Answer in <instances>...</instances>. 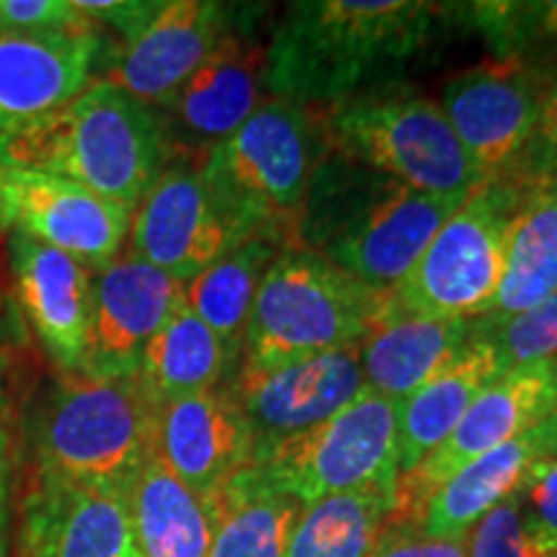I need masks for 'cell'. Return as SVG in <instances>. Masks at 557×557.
Here are the masks:
<instances>
[{"label": "cell", "mask_w": 557, "mask_h": 557, "mask_svg": "<svg viewBox=\"0 0 557 557\" xmlns=\"http://www.w3.org/2000/svg\"><path fill=\"white\" fill-rule=\"evenodd\" d=\"M442 3L297 0L271 32L267 94L323 109L395 83L426 47Z\"/></svg>", "instance_id": "cell-1"}, {"label": "cell", "mask_w": 557, "mask_h": 557, "mask_svg": "<svg viewBox=\"0 0 557 557\" xmlns=\"http://www.w3.org/2000/svg\"><path fill=\"white\" fill-rule=\"evenodd\" d=\"M344 160V158H341ZM329 156L312 178L295 246L315 250L374 292L395 289L410 274L470 194H429Z\"/></svg>", "instance_id": "cell-2"}, {"label": "cell", "mask_w": 557, "mask_h": 557, "mask_svg": "<svg viewBox=\"0 0 557 557\" xmlns=\"http://www.w3.org/2000/svg\"><path fill=\"white\" fill-rule=\"evenodd\" d=\"M171 158L158 111L107 78L90 81L62 109L0 137V163L75 181L132 212Z\"/></svg>", "instance_id": "cell-3"}, {"label": "cell", "mask_w": 557, "mask_h": 557, "mask_svg": "<svg viewBox=\"0 0 557 557\" xmlns=\"http://www.w3.org/2000/svg\"><path fill=\"white\" fill-rule=\"evenodd\" d=\"M158 406L137 374L122 380L62 374L34 418V475L129 487L156 451Z\"/></svg>", "instance_id": "cell-4"}, {"label": "cell", "mask_w": 557, "mask_h": 557, "mask_svg": "<svg viewBox=\"0 0 557 557\" xmlns=\"http://www.w3.org/2000/svg\"><path fill=\"white\" fill-rule=\"evenodd\" d=\"M325 156L318 109L269 99L201 158L199 173L250 238L269 235L295 246L299 214Z\"/></svg>", "instance_id": "cell-5"}, {"label": "cell", "mask_w": 557, "mask_h": 557, "mask_svg": "<svg viewBox=\"0 0 557 557\" xmlns=\"http://www.w3.org/2000/svg\"><path fill=\"white\" fill-rule=\"evenodd\" d=\"M325 148L380 176L429 194H470L475 165L442 103L398 81L318 109Z\"/></svg>", "instance_id": "cell-6"}, {"label": "cell", "mask_w": 557, "mask_h": 557, "mask_svg": "<svg viewBox=\"0 0 557 557\" xmlns=\"http://www.w3.org/2000/svg\"><path fill=\"white\" fill-rule=\"evenodd\" d=\"M382 302L385 292L369 289L315 250L282 248L250 310L240 367L267 369L361 344Z\"/></svg>", "instance_id": "cell-7"}, {"label": "cell", "mask_w": 557, "mask_h": 557, "mask_svg": "<svg viewBox=\"0 0 557 557\" xmlns=\"http://www.w3.org/2000/svg\"><path fill=\"white\" fill-rule=\"evenodd\" d=\"M527 184L496 178L478 184L423 250L389 302L436 318H483L504 282L508 235Z\"/></svg>", "instance_id": "cell-8"}, {"label": "cell", "mask_w": 557, "mask_h": 557, "mask_svg": "<svg viewBox=\"0 0 557 557\" xmlns=\"http://www.w3.org/2000/svg\"><path fill=\"white\" fill-rule=\"evenodd\" d=\"M276 491L302 506L341 493L398 485V403L364 387L320 426L253 459Z\"/></svg>", "instance_id": "cell-9"}, {"label": "cell", "mask_w": 557, "mask_h": 557, "mask_svg": "<svg viewBox=\"0 0 557 557\" xmlns=\"http://www.w3.org/2000/svg\"><path fill=\"white\" fill-rule=\"evenodd\" d=\"M557 413V361L511 367L478 395L475 403L444 438L408 475L395 485V508L387 524H408L444 480L485 451L500 447L540 426Z\"/></svg>", "instance_id": "cell-10"}, {"label": "cell", "mask_w": 557, "mask_h": 557, "mask_svg": "<svg viewBox=\"0 0 557 557\" xmlns=\"http://www.w3.org/2000/svg\"><path fill=\"white\" fill-rule=\"evenodd\" d=\"M553 67L487 58L444 83L438 103L480 184L513 176L537 120L542 83Z\"/></svg>", "instance_id": "cell-11"}, {"label": "cell", "mask_w": 557, "mask_h": 557, "mask_svg": "<svg viewBox=\"0 0 557 557\" xmlns=\"http://www.w3.org/2000/svg\"><path fill=\"white\" fill-rule=\"evenodd\" d=\"M129 225L132 209L75 181L0 163V227L9 235L62 250L96 271L122 256Z\"/></svg>", "instance_id": "cell-12"}, {"label": "cell", "mask_w": 557, "mask_h": 557, "mask_svg": "<svg viewBox=\"0 0 557 557\" xmlns=\"http://www.w3.org/2000/svg\"><path fill=\"white\" fill-rule=\"evenodd\" d=\"M248 238L201 178L199 165L178 160L132 212L127 240L132 256L186 284Z\"/></svg>", "instance_id": "cell-13"}, {"label": "cell", "mask_w": 557, "mask_h": 557, "mask_svg": "<svg viewBox=\"0 0 557 557\" xmlns=\"http://www.w3.org/2000/svg\"><path fill=\"white\" fill-rule=\"evenodd\" d=\"M230 387L253 434L256 459L325 423L357 398L364 389L361 346H344L267 369L240 367Z\"/></svg>", "instance_id": "cell-14"}, {"label": "cell", "mask_w": 557, "mask_h": 557, "mask_svg": "<svg viewBox=\"0 0 557 557\" xmlns=\"http://www.w3.org/2000/svg\"><path fill=\"white\" fill-rule=\"evenodd\" d=\"M267 47L225 34L209 58L158 107L171 152H201L225 143L263 103Z\"/></svg>", "instance_id": "cell-15"}, {"label": "cell", "mask_w": 557, "mask_h": 557, "mask_svg": "<svg viewBox=\"0 0 557 557\" xmlns=\"http://www.w3.org/2000/svg\"><path fill=\"white\" fill-rule=\"evenodd\" d=\"M184 284L165 271L124 253L94 271V299L86 357L88 377H135L145 346L169 320Z\"/></svg>", "instance_id": "cell-16"}, {"label": "cell", "mask_w": 557, "mask_h": 557, "mask_svg": "<svg viewBox=\"0 0 557 557\" xmlns=\"http://www.w3.org/2000/svg\"><path fill=\"white\" fill-rule=\"evenodd\" d=\"M101 50L99 26L78 32L0 26V137L81 96L90 86Z\"/></svg>", "instance_id": "cell-17"}, {"label": "cell", "mask_w": 557, "mask_h": 557, "mask_svg": "<svg viewBox=\"0 0 557 557\" xmlns=\"http://www.w3.org/2000/svg\"><path fill=\"white\" fill-rule=\"evenodd\" d=\"M21 557H143L132 527L129 487L34 475L24 500Z\"/></svg>", "instance_id": "cell-18"}, {"label": "cell", "mask_w": 557, "mask_h": 557, "mask_svg": "<svg viewBox=\"0 0 557 557\" xmlns=\"http://www.w3.org/2000/svg\"><path fill=\"white\" fill-rule=\"evenodd\" d=\"M156 455L178 480L209 500L253 465V434L233 387H209L158 406Z\"/></svg>", "instance_id": "cell-19"}, {"label": "cell", "mask_w": 557, "mask_h": 557, "mask_svg": "<svg viewBox=\"0 0 557 557\" xmlns=\"http://www.w3.org/2000/svg\"><path fill=\"white\" fill-rule=\"evenodd\" d=\"M233 5L212 0H165L156 18L116 50L107 81L158 107L230 34Z\"/></svg>", "instance_id": "cell-20"}, {"label": "cell", "mask_w": 557, "mask_h": 557, "mask_svg": "<svg viewBox=\"0 0 557 557\" xmlns=\"http://www.w3.org/2000/svg\"><path fill=\"white\" fill-rule=\"evenodd\" d=\"M13 284L34 336L62 374L81 372L86 357L94 271L37 240L9 235Z\"/></svg>", "instance_id": "cell-21"}, {"label": "cell", "mask_w": 557, "mask_h": 557, "mask_svg": "<svg viewBox=\"0 0 557 557\" xmlns=\"http://www.w3.org/2000/svg\"><path fill=\"white\" fill-rule=\"evenodd\" d=\"M557 455V413L540 426L485 451L444 480L408 521L418 534L462 540L485 513L519 491L534 462Z\"/></svg>", "instance_id": "cell-22"}, {"label": "cell", "mask_w": 557, "mask_h": 557, "mask_svg": "<svg viewBox=\"0 0 557 557\" xmlns=\"http://www.w3.org/2000/svg\"><path fill=\"white\" fill-rule=\"evenodd\" d=\"M478 318H436L385 302L361 341L364 387L400 403L444 372L475 338Z\"/></svg>", "instance_id": "cell-23"}, {"label": "cell", "mask_w": 557, "mask_h": 557, "mask_svg": "<svg viewBox=\"0 0 557 557\" xmlns=\"http://www.w3.org/2000/svg\"><path fill=\"white\" fill-rule=\"evenodd\" d=\"M498 348L483 333L434 380L418 387L398 406V472L408 475L444 444L468 408L493 380L506 372Z\"/></svg>", "instance_id": "cell-24"}, {"label": "cell", "mask_w": 557, "mask_h": 557, "mask_svg": "<svg viewBox=\"0 0 557 557\" xmlns=\"http://www.w3.org/2000/svg\"><path fill=\"white\" fill-rule=\"evenodd\" d=\"M129 513L143 557H207L212 508L152 451L129 485Z\"/></svg>", "instance_id": "cell-25"}, {"label": "cell", "mask_w": 557, "mask_h": 557, "mask_svg": "<svg viewBox=\"0 0 557 557\" xmlns=\"http://www.w3.org/2000/svg\"><path fill=\"white\" fill-rule=\"evenodd\" d=\"M209 508L214 532L207 557H284L305 506L248 465L209 498Z\"/></svg>", "instance_id": "cell-26"}, {"label": "cell", "mask_w": 557, "mask_h": 557, "mask_svg": "<svg viewBox=\"0 0 557 557\" xmlns=\"http://www.w3.org/2000/svg\"><path fill=\"white\" fill-rule=\"evenodd\" d=\"M557 295V181L527 184L513 214L504 282L483 318L506 320Z\"/></svg>", "instance_id": "cell-27"}, {"label": "cell", "mask_w": 557, "mask_h": 557, "mask_svg": "<svg viewBox=\"0 0 557 557\" xmlns=\"http://www.w3.org/2000/svg\"><path fill=\"white\" fill-rule=\"evenodd\" d=\"M235 359L240 357L201 323L181 295L169 320L145 346L137 377L158 403H169L222 385Z\"/></svg>", "instance_id": "cell-28"}, {"label": "cell", "mask_w": 557, "mask_h": 557, "mask_svg": "<svg viewBox=\"0 0 557 557\" xmlns=\"http://www.w3.org/2000/svg\"><path fill=\"white\" fill-rule=\"evenodd\" d=\"M282 248L289 246L269 235H253L184 284V302L235 357L243 354V336L263 276Z\"/></svg>", "instance_id": "cell-29"}, {"label": "cell", "mask_w": 557, "mask_h": 557, "mask_svg": "<svg viewBox=\"0 0 557 557\" xmlns=\"http://www.w3.org/2000/svg\"><path fill=\"white\" fill-rule=\"evenodd\" d=\"M395 508V491L341 493L302 508L284 557H372Z\"/></svg>", "instance_id": "cell-30"}, {"label": "cell", "mask_w": 557, "mask_h": 557, "mask_svg": "<svg viewBox=\"0 0 557 557\" xmlns=\"http://www.w3.org/2000/svg\"><path fill=\"white\" fill-rule=\"evenodd\" d=\"M444 16L462 21L491 47V58L557 65V0H480L442 3Z\"/></svg>", "instance_id": "cell-31"}, {"label": "cell", "mask_w": 557, "mask_h": 557, "mask_svg": "<svg viewBox=\"0 0 557 557\" xmlns=\"http://www.w3.org/2000/svg\"><path fill=\"white\" fill-rule=\"evenodd\" d=\"M478 331L498 348L508 369L557 361V295L513 318H478Z\"/></svg>", "instance_id": "cell-32"}, {"label": "cell", "mask_w": 557, "mask_h": 557, "mask_svg": "<svg viewBox=\"0 0 557 557\" xmlns=\"http://www.w3.org/2000/svg\"><path fill=\"white\" fill-rule=\"evenodd\" d=\"M468 557H547L529 532L517 493L472 527Z\"/></svg>", "instance_id": "cell-33"}, {"label": "cell", "mask_w": 557, "mask_h": 557, "mask_svg": "<svg viewBox=\"0 0 557 557\" xmlns=\"http://www.w3.org/2000/svg\"><path fill=\"white\" fill-rule=\"evenodd\" d=\"M511 178L519 184L557 181V65L542 83L537 120Z\"/></svg>", "instance_id": "cell-34"}, {"label": "cell", "mask_w": 557, "mask_h": 557, "mask_svg": "<svg viewBox=\"0 0 557 557\" xmlns=\"http://www.w3.org/2000/svg\"><path fill=\"white\" fill-rule=\"evenodd\" d=\"M517 498L534 542L547 557H557V455L532 465Z\"/></svg>", "instance_id": "cell-35"}, {"label": "cell", "mask_w": 557, "mask_h": 557, "mask_svg": "<svg viewBox=\"0 0 557 557\" xmlns=\"http://www.w3.org/2000/svg\"><path fill=\"white\" fill-rule=\"evenodd\" d=\"M0 26L29 32H78L94 29L75 9V3L65 0H0Z\"/></svg>", "instance_id": "cell-36"}, {"label": "cell", "mask_w": 557, "mask_h": 557, "mask_svg": "<svg viewBox=\"0 0 557 557\" xmlns=\"http://www.w3.org/2000/svg\"><path fill=\"white\" fill-rule=\"evenodd\" d=\"M73 3L99 29L109 26L120 34L122 45H127L158 16L165 0H73Z\"/></svg>", "instance_id": "cell-37"}, {"label": "cell", "mask_w": 557, "mask_h": 557, "mask_svg": "<svg viewBox=\"0 0 557 557\" xmlns=\"http://www.w3.org/2000/svg\"><path fill=\"white\" fill-rule=\"evenodd\" d=\"M372 557H468V537L434 540L408 524H387Z\"/></svg>", "instance_id": "cell-38"}, {"label": "cell", "mask_w": 557, "mask_h": 557, "mask_svg": "<svg viewBox=\"0 0 557 557\" xmlns=\"http://www.w3.org/2000/svg\"><path fill=\"white\" fill-rule=\"evenodd\" d=\"M9 472H11V416L5 393L0 387V511L5 506V493H9Z\"/></svg>", "instance_id": "cell-39"}, {"label": "cell", "mask_w": 557, "mask_h": 557, "mask_svg": "<svg viewBox=\"0 0 557 557\" xmlns=\"http://www.w3.org/2000/svg\"><path fill=\"white\" fill-rule=\"evenodd\" d=\"M3 372H5V357H3V346H0V387H3Z\"/></svg>", "instance_id": "cell-40"}, {"label": "cell", "mask_w": 557, "mask_h": 557, "mask_svg": "<svg viewBox=\"0 0 557 557\" xmlns=\"http://www.w3.org/2000/svg\"><path fill=\"white\" fill-rule=\"evenodd\" d=\"M0 529H3V511H0Z\"/></svg>", "instance_id": "cell-41"}]
</instances>
